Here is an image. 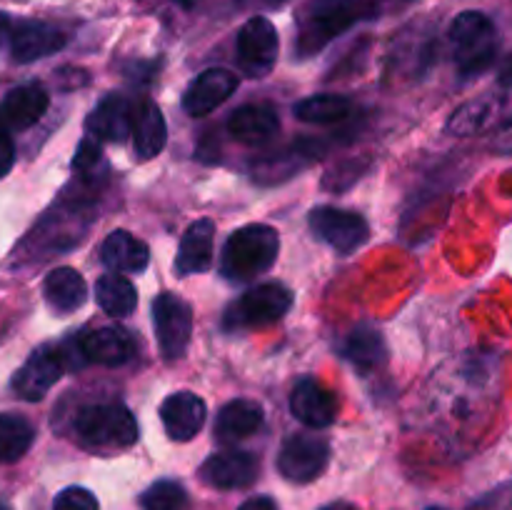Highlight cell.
<instances>
[{
	"instance_id": "cell-23",
	"label": "cell",
	"mask_w": 512,
	"mask_h": 510,
	"mask_svg": "<svg viewBox=\"0 0 512 510\" xmlns=\"http://www.w3.org/2000/svg\"><path fill=\"white\" fill-rule=\"evenodd\" d=\"M260 425H263V408L255 400H230L220 408L218 420H215V438L228 445L238 443L258 433Z\"/></svg>"
},
{
	"instance_id": "cell-22",
	"label": "cell",
	"mask_w": 512,
	"mask_h": 510,
	"mask_svg": "<svg viewBox=\"0 0 512 510\" xmlns=\"http://www.w3.org/2000/svg\"><path fill=\"white\" fill-rule=\"evenodd\" d=\"M100 260L113 273H143L150 263V250L143 240L130 235L128 230H113L103 240Z\"/></svg>"
},
{
	"instance_id": "cell-12",
	"label": "cell",
	"mask_w": 512,
	"mask_h": 510,
	"mask_svg": "<svg viewBox=\"0 0 512 510\" xmlns=\"http://www.w3.org/2000/svg\"><path fill=\"white\" fill-rule=\"evenodd\" d=\"M68 43V35L50 23L23 20L10 28V55L15 63H35L40 58L58 53Z\"/></svg>"
},
{
	"instance_id": "cell-27",
	"label": "cell",
	"mask_w": 512,
	"mask_h": 510,
	"mask_svg": "<svg viewBox=\"0 0 512 510\" xmlns=\"http://www.w3.org/2000/svg\"><path fill=\"white\" fill-rule=\"evenodd\" d=\"M95 298L108 315L125 318L138 308V290L120 273H108L95 283Z\"/></svg>"
},
{
	"instance_id": "cell-13",
	"label": "cell",
	"mask_w": 512,
	"mask_h": 510,
	"mask_svg": "<svg viewBox=\"0 0 512 510\" xmlns=\"http://www.w3.org/2000/svg\"><path fill=\"white\" fill-rule=\"evenodd\" d=\"M50 105L48 90L40 83H25L0 100V133L28 130L38 123Z\"/></svg>"
},
{
	"instance_id": "cell-17",
	"label": "cell",
	"mask_w": 512,
	"mask_h": 510,
	"mask_svg": "<svg viewBox=\"0 0 512 510\" xmlns=\"http://www.w3.org/2000/svg\"><path fill=\"white\" fill-rule=\"evenodd\" d=\"M290 410L295 418L308 428H328L338 418V400L328 388L313 378H303L295 383L290 393Z\"/></svg>"
},
{
	"instance_id": "cell-32",
	"label": "cell",
	"mask_w": 512,
	"mask_h": 510,
	"mask_svg": "<svg viewBox=\"0 0 512 510\" xmlns=\"http://www.w3.org/2000/svg\"><path fill=\"white\" fill-rule=\"evenodd\" d=\"M100 145L95 138H85L83 143L78 145V153H75V160H73V168L80 170V173H85V170L95 168L100 160Z\"/></svg>"
},
{
	"instance_id": "cell-24",
	"label": "cell",
	"mask_w": 512,
	"mask_h": 510,
	"mask_svg": "<svg viewBox=\"0 0 512 510\" xmlns=\"http://www.w3.org/2000/svg\"><path fill=\"white\" fill-rule=\"evenodd\" d=\"M168 125L153 100H140L133 110V148L138 158L150 160L165 148Z\"/></svg>"
},
{
	"instance_id": "cell-39",
	"label": "cell",
	"mask_w": 512,
	"mask_h": 510,
	"mask_svg": "<svg viewBox=\"0 0 512 510\" xmlns=\"http://www.w3.org/2000/svg\"><path fill=\"white\" fill-rule=\"evenodd\" d=\"M425 510H443V508H425Z\"/></svg>"
},
{
	"instance_id": "cell-6",
	"label": "cell",
	"mask_w": 512,
	"mask_h": 510,
	"mask_svg": "<svg viewBox=\"0 0 512 510\" xmlns=\"http://www.w3.org/2000/svg\"><path fill=\"white\" fill-rule=\"evenodd\" d=\"M293 308V293L283 283H263L240 295L225 310V328L250 330L265 328L283 318Z\"/></svg>"
},
{
	"instance_id": "cell-3",
	"label": "cell",
	"mask_w": 512,
	"mask_h": 510,
	"mask_svg": "<svg viewBox=\"0 0 512 510\" xmlns=\"http://www.w3.org/2000/svg\"><path fill=\"white\" fill-rule=\"evenodd\" d=\"M450 48L460 75H480L498 58L500 38L495 23L478 10H465L450 25Z\"/></svg>"
},
{
	"instance_id": "cell-18",
	"label": "cell",
	"mask_w": 512,
	"mask_h": 510,
	"mask_svg": "<svg viewBox=\"0 0 512 510\" xmlns=\"http://www.w3.org/2000/svg\"><path fill=\"white\" fill-rule=\"evenodd\" d=\"M205 415H208V408L190 390L168 395L160 405V420H163L165 433L170 435V440H178V443L193 440L203 430Z\"/></svg>"
},
{
	"instance_id": "cell-30",
	"label": "cell",
	"mask_w": 512,
	"mask_h": 510,
	"mask_svg": "<svg viewBox=\"0 0 512 510\" xmlns=\"http://www.w3.org/2000/svg\"><path fill=\"white\" fill-rule=\"evenodd\" d=\"M140 505H143V510H185L188 493L175 480H158L145 490Z\"/></svg>"
},
{
	"instance_id": "cell-11",
	"label": "cell",
	"mask_w": 512,
	"mask_h": 510,
	"mask_svg": "<svg viewBox=\"0 0 512 510\" xmlns=\"http://www.w3.org/2000/svg\"><path fill=\"white\" fill-rule=\"evenodd\" d=\"M330 448L323 438L308 433L290 435L283 443V450L278 455V470L290 483H313L320 478L328 465Z\"/></svg>"
},
{
	"instance_id": "cell-26",
	"label": "cell",
	"mask_w": 512,
	"mask_h": 510,
	"mask_svg": "<svg viewBox=\"0 0 512 510\" xmlns=\"http://www.w3.org/2000/svg\"><path fill=\"white\" fill-rule=\"evenodd\" d=\"M343 355L360 370V373H370L385 360V343L383 335L370 325H358L353 333L348 335L343 345Z\"/></svg>"
},
{
	"instance_id": "cell-37",
	"label": "cell",
	"mask_w": 512,
	"mask_h": 510,
	"mask_svg": "<svg viewBox=\"0 0 512 510\" xmlns=\"http://www.w3.org/2000/svg\"><path fill=\"white\" fill-rule=\"evenodd\" d=\"M178 3H180V5H193L195 0H178Z\"/></svg>"
},
{
	"instance_id": "cell-2",
	"label": "cell",
	"mask_w": 512,
	"mask_h": 510,
	"mask_svg": "<svg viewBox=\"0 0 512 510\" xmlns=\"http://www.w3.org/2000/svg\"><path fill=\"white\" fill-rule=\"evenodd\" d=\"M75 435L90 450H125L138 443V423L118 400L90 403L75 415Z\"/></svg>"
},
{
	"instance_id": "cell-38",
	"label": "cell",
	"mask_w": 512,
	"mask_h": 510,
	"mask_svg": "<svg viewBox=\"0 0 512 510\" xmlns=\"http://www.w3.org/2000/svg\"><path fill=\"white\" fill-rule=\"evenodd\" d=\"M0 510H10V505H8V503H3V500H0Z\"/></svg>"
},
{
	"instance_id": "cell-28",
	"label": "cell",
	"mask_w": 512,
	"mask_h": 510,
	"mask_svg": "<svg viewBox=\"0 0 512 510\" xmlns=\"http://www.w3.org/2000/svg\"><path fill=\"white\" fill-rule=\"evenodd\" d=\"M355 110L353 100L345 98V95H310V98L300 100L295 105V118L303 120V123L313 125H330L340 123V120L350 118V113Z\"/></svg>"
},
{
	"instance_id": "cell-31",
	"label": "cell",
	"mask_w": 512,
	"mask_h": 510,
	"mask_svg": "<svg viewBox=\"0 0 512 510\" xmlns=\"http://www.w3.org/2000/svg\"><path fill=\"white\" fill-rule=\"evenodd\" d=\"M53 510H100L98 508V498L90 493L88 488H65L60 490L58 498L53 500Z\"/></svg>"
},
{
	"instance_id": "cell-33",
	"label": "cell",
	"mask_w": 512,
	"mask_h": 510,
	"mask_svg": "<svg viewBox=\"0 0 512 510\" xmlns=\"http://www.w3.org/2000/svg\"><path fill=\"white\" fill-rule=\"evenodd\" d=\"M13 163H15L13 138H10L8 133H0V178H5V175L13 170Z\"/></svg>"
},
{
	"instance_id": "cell-5",
	"label": "cell",
	"mask_w": 512,
	"mask_h": 510,
	"mask_svg": "<svg viewBox=\"0 0 512 510\" xmlns=\"http://www.w3.org/2000/svg\"><path fill=\"white\" fill-rule=\"evenodd\" d=\"M503 125H512V65L500 75L493 90L468 100L450 115L448 133L475 135Z\"/></svg>"
},
{
	"instance_id": "cell-16",
	"label": "cell",
	"mask_w": 512,
	"mask_h": 510,
	"mask_svg": "<svg viewBox=\"0 0 512 510\" xmlns=\"http://www.w3.org/2000/svg\"><path fill=\"white\" fill-rule=\"evenodd\" d=\"M80 355L85 365H105V368H118L133 358V338L125 328L118 325H105V328L90 330L78 338Z\"/></svg>"
},
{
	"instance_id": "cell-29",
	"label": "cell",
	"mask_w": 512,
	"mask_h": 510,
	"mask_svg": "<svg viewBox=\"0 0 512 510\" xmlns=\"http://www.w3.org/2000/svg\"><path fill=\"white\" fill-rule=\"evenodd\" d=\"M35 440V428L18 413H0V463H18Z\"/></svg>"
},
{
	"instance_id": "cell-8",
	"label": "cell",
	"mask_w": 512,
	"mask_h": 510,
	"mask_svg": "<svg viewBox=\"0 0 512 510\" xmlns=\"http://www.w3.org/2000/svg\"><path fill=\"white\" fill-rule=\"evenodd\" d=\"M310 230L318 235L323 243H328L330 248L338 250L340 255H350L365 245L368 240L370 228L368 220L360 213H353V210L335 208V205H320V208H313L308 215Z\"/></svg>"
},
{
	"instance_id": "cell-35",
	"label": "cell",
	"mask_w": 512,
	"mask_h": 510,
	"mask_svg": "<svg viewBox=\"0 0 512 510\" xmlns=\"http://www.w3.org/2000/svg\"><path fill=\"white\" fill-rule=\"evenodd\" d=\"M10 28H13L10 18L5 13H0V45H3L5 38H10Z\"/></svg>"
},
{
	"instance_id": "cell-4",
	"label": "cell",
	"mask_w": 512,
	"mask_h": 510,
	"mask_svg": "<svg viewBox=\"0 0 512 510\" xmlns=\"http://www.w3.org/2000/svg\"><path fill=\"white\" fill-rule=\"evenodd\" d=\"M368 15V5L363 0H320L300 20V33L295 50L303 58L318 53L333 38L353 28L360 18Z\"/></svg>"
},
{
	"instance_id": "cell-19",
	"label": "cell",
	"mask_w": 512,
	"mask_h": 510,
	"mask_svg": "<svg viewBox=\"0 0 512 510\" xmlns=\"http://www.w3.org/2000/svg\"><path fill=\"white\" fill-rule=\"evenodd\" d=\"M133 105L118 93H110L90 110L85 120V130L90 138L105 140V143H123L133 135Z\"/></svg>"
},
{
	"instance_id": "cell-9",
	"label": "cell",
	"mask_w": 512,
	"mask_h": 510,
	"mask_svg": "<svg viewBox=\"0 0 512 510\" xmlns=\"http://www.w3.org/2000/svg\"><path fill=\"white\" fill-rule=\"evenodd\" d=\"M278 30L268 18H250L248 23L240 28L238 43H235V53H238V63L245 75L250 78H263L273 70L275 60H278Z\"/></svg>"
},
{
	"instance_id": "cell-1",
	"label": "cell",
	"mask_w": 512,
	"mask_h": 510,
	"mask_svg": "<svg viewBox=\"0 0 512 510\" xmlns=\"http://www.w3.org/2000/svg\"><path fill=\"white\" fill-rule=\"evenodd\" d=\"M280 253V235L270 225L253 223L233 230L220 253V273L230 283H243L275 265Z\"/></svg>"
},
{
	"instance_id": "cell-14",
	"label": "cell",
	"mask_w": 512,
	"mask_h": 510,
	"mask_svg": "<svg viewBox=\"0 0 512 510\" xmlns=\"http://www.w3.org/2000/svg\"><path fill=\"white\" fill-rule=\"evenodd\" d=\"M200 478L210 488L240 490L248 488L258 478V460L245 450H223L213 453L200 465Z\"/></svg>"
},
{
	"instance_id": "cell-7",
	"label": "cell",
	"mask_w": 512,
	"mask_h": 510,
	"mask_svg": "<svg viewBox=\"0 0 512 510\" xmlns=\"http://www.w3.org/2000/svg\"><path fill=\"white\" fill-rule=\"evenodd\" d=\"M153 325L163 358H183L193 335V308L180 295L160 293L153 300Z\"/></svg>"
},
{
	"instance_id": "cell-10",
	"label": "cell",
	"mask_w": 512,
	"mask_h": 510,
	"mask_svg": "<svg viewBox=\"0 0 512 510\" xmlns=\"http://www.w3.org/2000/svg\"><path fill=\"white\" fill-rule=\"evenodd\" d=\"M65 370H68V365H65L60 345H40V348L33 350V355L25 360L23 368L13 375L10 388H13L15 395H20L23 400L38 403V400H43L45 395H48V390L63 378Z\"/></svg>"
},
{
	"instance_id": "cell-21",
	"label": "cell",
	"mask_w": 512,
	"mask_h": 510,
	"mask_svg": "<svg viewBox=\"0 0 512 510\" xmlns=\"http://www.w3.org/2000/svg\"><path fill=\"white\" fill-rule=\"evenodd\" d=\"M280 128L278 110L270 103H248L240 105L228 120V133L235 140L248 145L265 143V140L273 138Z\"/></svg>"
},
{
	"instance_id": "cell-34",
	"label": "cell",
	"mask_w": 512,
	"mask_h": 510,
	"mask_svg": "<svg viewBox=\"0 0 512 510\" xmlns=\"http://www.w3.org/2000/svg\"><path fill=\"white\" fill-rule=\"evenodd\" d=\"M238 510H278V505H275V500L268 498V495H258V498L245 500Z\"/></svg>"
},
{
	"instance_id": "cell-15",
	"label": "cell",
	"mask_w": 512,
	"mask_h": 510,
	"mask_svg": "<svg viewBox=\"0 0 512 510\" xmlns=\"http://www.w3.org/2000/svg\"><path fill=\"white\" fill-rule=\"evenodd\" d=\"M238 88V75L223 68H208L188 85L183 95V110L193 118L213 113L218 105H223Z\"/></svg>"
},
{
	"instance_id": "cell-25",
	"label": "cell",
	"mask_w": 512,
	"mask_h": 510,
	"mask_svg": "<svg viewBox=\"0 0 512 510\" xmlns=\"http://www.w3.org/2000/svg\"><path fill=\"white\" fill-rule=\"evenodd\" d=\"M45 303L60 315L75 313L83 308L85 298H88V285H85L83 275L75 268H55L45 275L43 283Z\"/></svg>"
},
{
	"instance_id": "cell-36",
	"label": "cell",
	"mask_w": 512,
	"mask_h": 510,
	"mask_svg": "<svg viewBox=\"0 0 512 510\" xmlns=\"http://www.w3.org/2000/svg\"><path fill=\"white\" fill-rule=\"evenodd\" d=\"M320 510H358V508H355V505H350V503H330V505H325V508H320Z\"/></svg>"
},
{
	"instance_id": "cell-20",
	"label": "cell",
	"mask_w": 512,
	"mask_h": 510,
	"mask_svg": "<svg viewBox=\"0 0 512 510\" xmlns=\"http://www.w3.org/2000/svg\"><path fill=\"white\" fill-rule=\"evenodd\" d=\"M213 243H215V225L213 220L203 218L188 225L180 240L178 258H175V273L195 275L205 273L213 265Z\"/></svg>"
}]
</instances>
